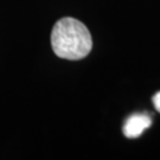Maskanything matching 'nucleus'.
<instances>
[{"label": "nucleus", "mask_w": 160, "mask_h": 160, "mask_svg": "<svg viewBox=\"0 0 160 160\" xmlns=\"http://www.w3.org/2000/svg\"><path fill=\"white\" fill-rule=\"evenodd\" d=\"M51 46L58 57L77 61L92 51V34L80 20L70 17L62 18L52 29Z\"/></svg>", "instance_id": "obj_1"}, {"label": "nucleus", "mask_w": 160, "mask_h": 160, "mask_svg": "<svg viewBox=\"0 0 160 160\" xmlns=\"http://www.w3.org/2000/svg\"><path fill=\"white\" fill-rule=\"evenodd\" d=\"M152 123V119L146 114H134L129 116L123 125V134L127 138H138Z\"/></svg>", "instance_id": "obj_2"}, {"label": "nucleus", "mask_w": 160, "mask_h": 160, "mask_svg": "<svg viewBox=\"0 0 160 160\" xmlns=\"http://www.w3.org/2000/svg\"><path fill=\"white\" fill-rule=\"evenodd\" d=\"M153 104H154L155 109L160 113V92H157L153 96Z\"/></svg>", "instance_id": "obj_3"}]
</instances>
